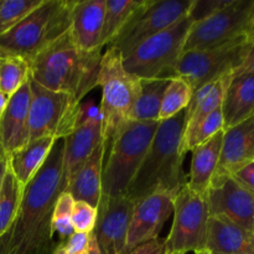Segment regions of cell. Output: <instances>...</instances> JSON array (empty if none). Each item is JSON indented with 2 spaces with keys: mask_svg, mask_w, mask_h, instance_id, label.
<instances>
[{
  "mask_svg": "<svg viewBox=\"0 0 254 254\" xmlns=\"http://www.w3.org/2000/svg\"><path fill=\"white\" fill-rule=\"evenodd\" d=\"M64 191V139L56 140L42 168L24 186L14 221L0 237V254H50L52 215Z\"/></svg>",
  "mask_w": 254,
  "mask_h": 254,
  "instance_id": "6da1fadb",
  "label": "cell"
},
{
  "mask_svg": "<svg viewBox=\"0 0 254 254\" xmlns=\"http://www.w3.org/2000/svg\"><path fill=\"white\" fill-rule=\"evenodd\" d=\"M101 51L82 50L68 30L30 62V76L50 91L71 94L82 102L97 87Z\"/></svg>",
  "mask_w": 254,
  "mask_h": 254,
  "instance_id": "7a4b0ae2",
  "label": "cell"
},
{
  "mask_svg": "<svg viewBox=\"0 0 254 254\" xmlns=\"http://www.w3.org/2000/svg\"><path fill=\"white\" fill-rule=\"evenodd\" d=\"M184 124L185 111L159 123L143 163L127 189V197L136 202L156 191H166L176 196L186 185L184 155L180 154Z\"/></svg>",
  "mask_w": 254,
  "mask_h": 254,
  "instance_id": "3957f363",
  "label": "cell"
},
{
  "mask_svg": "<svg viewBox=\"0 0 254 254\" xmlns=\"http://www.w3.org/2000/svg\"><path fill=\"white\" fill-rule=\"evenodd\" d=\"M76 0H44L10 31L0 36V59L19 57L27 64L71 27Z\"/></svg>",
  "mask_w": 254,
  "mask_h": 254,
  "instance_id": "277c9868",
  "label": "cell"
},
{
  "mask_svg": "<svg viewBox=\"0 0 254 254\" xmlns=\"http://www.w3.org/2000/svg\"><path fill=\"white\" fill-rule=\"evenodd\" d=\"M141 79L129 73L123 57L116 47L102 55L97 86L102 88V139L108 150L112 141L130 122L134 106L140 94Z\"/></svg>",
  "mask_w": 254,
  "mask_h": 254,
  "instance_id": "5b68a950",
  "label": "cell"
},
{
  "mask_svg": "<svg viewBox=\"0 0 254 254\" xmlns=\"http://www.w3.org/2000/svg\"><path fill=\"white\" fill-rule=\"evenodd\" d=\"M160 122L127 123L108 149V158L102 173V195L126 196L143 163Z\"/></svg>",
  "mask_w": 254,
  "mask_h": 254,
  "instance_id": "8992f818",
  "label": "cell"
},
{
  "mask_svg": "<svg viewBox=\"0 0 254 254\" xmlns=\"http://www.w3.org/2000/svg\"><path fill=\"white\" fill-rule=\"evenodd\" d=\"M190 15L150 37L123 57L124 68L140 79L174 78L175 67L184 54L189 31L193 24Z\"/></svg>",
  "mask_w": 254,
  "mask_h": 254,
  "instance_id": "52a82bcc",
  "label": "cell"
},
{
  "mask_svg": "<svg viewBox=\"0 0 254 254\" xmlns=\"http://www.w3.org/2000/svg\"><path fill=\"white\" fill-rule=\"evenodd\" d=\"M31 102L29 112V141L41 138L64 139L77 128L78 106L73 96L50 91L30 76Z\"/></svg>",
  "mask_w": 254,
  "mask_h": 254,
  "instance_id": "ba28073f",
  "label": "cell"
},
{
  "mask_svg": "<svg viewBox=\"0 0 254 254\" xmlns=\"http://www.w3.org/2000/svg\"><path fill=\"white\" fill-rule=\"evenodd\" d=\"M252 49L253 44L250 37L243 36L215 49L184 52L174 74L188 81L195 93L205 84L228 73H235Z\"/></svg>",
  "mask_w": 254,
  "mask_h": 254,
  "instance_id": "9c48e42d",
  "label": "cell"
},
{
  "mask_svg": "<svg viewBox=\"0 0 254 254\" xmlns=\"http://www.w3.org/2000/svg\"><path fill=\"white\" fill-rule=\"evenodd\" d=\"M253 17L254 0H231L220 11L193 22L184 52L215 49L248 36Z\"/></svg>",
  "mask_w": 254,
  "mask_h": 254,
  "instance_id": "30bf717a",
  "label": "cell"
},
{
  "mask_svg": "<svg viewBox=\"0 0 254 254\" xmlns=\"http://www.w3.org/2000/svg\"><path fill=\"white\" fill-rule=\"evenodd\" d=\"M210 210L206 196L184 186L174 200V221L168 238L166 252L198 253L206 250Z\"/></svg>",
  "mask_w": 254,
  "mask_h": 254,
  "instance_id": "8fae6325",
  "label": "cell"
},
{
  "mask_svg": "<svg viewBox=\"0 0 254 254\" xmlns=\"http://www.w3.org/2000/svg\"><path fill=\"white\" fill-rule=\"evenodd\" d=\"M195 0H144L140 9L129 20L108 47H116L126 57L150 37L170 27L191 11Z\"/></svg>",
  "mask_w": 254,
  "mask_h": 254,
  "instance_id": "7c38bea8",
  "label": "cell"
},
{
  "mask_svg": "<svg viewBox=\"0 0 254 254\" xmlns=\"http://www.w3.org/2000/svg\"><path fill=\"white\" fill-rule=\"evenodd\" d=\"M206 200L210 216L226 218L254 232V193L232 176L211 181Z\"/></svg>",
  "mask_w": 254,
  "mask_h": 254,
  "instance_id": "4fadbf2b",
  "label": "cell"
},
{
  "mask_svg": "<svg viewBox=\"0 0 254 254\" xmlns=\"http://www.w3.org/2000/svg\"><path fill=\"white\" fill-rule=\"evenodd\" d=\"M134 206L127 196H101L93 232L102 254H124Z\"/></svg>",
  "mask_w": 254,
  "mask_h": 254,
  "instance_id": "5bb4252c",
  "label": "cell"
},
{
  "mask_svg": "<svg viewBox=\"0 0 254 254\" xmlns=\"http://www.w3.org/2000/svg\"><path fill=\"white\" fill-rule=\"evenodd\" d=\"M175 196L166 191H156L136 201L127 235L124 254L149 241L158 240L166 221L174 213Z\"/></svg>",
  "mask_w": 254,
  "mask_h": 254,
  "instance_id": "9a60e30c",
  "label": "cell"
},
{
  "mask_svg": "<svg viewBox=\"0 0 254 254\" xmlns=\"http://www.w3.org/2000/svg\"><path fill=\"white\" fill-rule=\"evenodd\" d=\"M31 102L30 77L16 93L9 98L0 118V136L6 155L24 148L29 143V112Z\"/></svg>",
  "mask_w": 254,
  "mask_h": 254,
  "instance_id": "2e32d148",
  "label": "cell"
},
{
  "mask_svg": "<svg viewBox=\"0 0 254 254\" xmlns=\"http://www.w3.org/2000/svg\"><path fill=\"white\" fill-rule=\"evenodd\" d=\"M254 161V116L238 126L225 130L220 161L213 180L232 176L243 166Z\"/></svg>",
  "mask_w": 254,
  "mask_h": 254,
  "instance_id": "e0dca14e",
  "label": "cell"
},
{
  "mask_svg": "<svg viewBox=\"0 0 254 254\" xmlns=\"http://www.w3.org/2000/svg\"><path fill=\"white\" fill-rule=\"evenodd\" d=\"M107 0H76L71 15L72 37L84 51L102 50V30Z\"/></svg>",
  "mask_w": 254,
  "mask_h": 254,
  "instance_id": "ac0fdd59",
  "label": "cell"
},
{
  "mask_svg": "<svg viewBox=\"0 0 254 254\" xmlns=\"http://www.w3.org/2000/svg\"><path fill=\"white\" fill-rule=\"evenodd\" d=\"M102 141V118L78 126L64 139V189Z\"/></svg>",
  "mask_w": 254,
  "mask_h": 254,
  "instance_id": "d6986e66",
  "label": "cell"
},
{
  "mask_svg": "<svg viewBox=\"0 0 254 254\" xmlns=\"http://www.w3.org/2000/svg\"><path fill=\"white\" fill-rule=\"evenodd\" d=\"M205 251L211 254H254V232L226 218L210 216Z\"/></svg>",
  "mask_w": 254,
  "mask_h": 254,
  "instance_id": "ffe728a7",
  "label": "cell"
},
{
  "mask_svg": "<svg viewBox=\"0 0 254 254\" xmlns=\"http://www.w3.org/2000/svg\"><path fill=\"white\" fill-rule=\"evenodd\" d=\"M223 130L233 128L254 116V74L233 73L221 107Z\"/></svg>",
  "mask_w": 254,
  "mask_h": 254,
  "instance_id": "44dd1931",
  "label": "cell"
},
{
  "mask_svg": "<svg viewBox=\"0 0 254 254\" xmlns=\"http://www.w3.org/2000/svg\"><path fill=\"white\" fill-rule=\"evenodd\" d=\"M106 153V144L102 141L66 186L64 191L71 193L74 201H83L97 208L102 196V173Z\"/></svg>",
  "mask_w": 254,
  "mask_h": 254,
  "instance_id": "7402d4cb",
  "label": "cell"
},
{
  "mask_svg": "<svg viewBox=\"0 0 254 254\" xmlns=\"http://www.w3.org/2000/svg\"><path fill=\"white\" fill-rule=\"evenodd\" d=\"M232 76L233 73L226 74L216 81L205 84L193 93L190 104L185 109V124L181 141L186 140L201 122L222 107L226 89Z\"/></svg>",
  "mask_w": 254,
  "mask_h": 254,
  "instance_id": "603a6c76",
  "label": "cell"
},
{
  "mask_svg": "<svg viewBox=\"0 0 254 254\" xmlns=\"http://www.w3.org/2000/svg\"><path fill=\"white\" fill-rule=\"evenodd\" d=\"M225 130H221L206 143L191 150V166L188 188L201 196H206L220 161Z\"/></svg>",
  "mask_w": 254,
  "mask_h": 254,
  "instance_id": "cb8c5ba5",
  "label": "cell"
},
{
  "mask_svg": "<svg viewBox=\"0 0 254 254\" xmlns=\"http://www.w3.org/2000/svg\"><path fill=\"white\" fill-rule=\"evenodd\" d=\"M56 140L52 138H41L29 141L27 145L14 151L7 156L9 169L21 186H26L42 168L49 158Z\"/></svg>",
  "mask_w": 254,
  "mask_h": 254,
  "instance_id": "d4e9b609",
  "label": "cell"
},
{
  "mask_svg": "<svg viewBox=\"0 0 254 254\" xmlns=\"http://www.w3.org/2000/svg\"><path fill=\"white\" fill-rule=\"evenodd\" d=\"M169 81V78L141 79L140 94L134 106L130 121L159 122L161 101Z\"/></svg>",
  "mask_w": 254,
  "mask_h": 254,
  "instance_id": "484cf974",
  "label": "cell"
},
{
  "mask_svg": "<svg viewBox=\"0 0 254 254\" xmlns=\"http://www.w3.org/2000/svg\"><path fill=\"white\" fill-rule=\"evenodd\" d=\"M143 4L144 0H107L102 47L109 46L113 42Z\"/></svg>",
  "mask_w": 254,
  "mask_h": 254,
  "instance_id": "4316f807",
  "label": "cell"
},
{
  "mask_svg": "<svg viewBox=\"0 0 254 254\" xmlns=\"http://www.w3.org/2000/svg\"><path fill=\"white\" fill-rule=\"evenodd\" d=\"M193 91L188 81L181 77H174L169 81L161 101L159 122L168 121L180 112L185 111L192 99Z\"/></svg>",
  "mask_w": 254,
  "mask_h": 254,
  "instance_id": "83f0119b",
  "label": "cell"
},
{
  "mask_svg": "<svg viewBox=\"0 0 254 254\" xmlns=\"http://www.w3.org/2000/svg\"><path fill=\"white\" fill-rule=\"evenodd\" d=\"M24 188L7 169L0 188V237L6 232L14 221L22 197Z\"/></svg>",
  "mask_w": 254,
  "mask_h": 254,
  "instance_id": "f1b7e54d",
  "label": "cell"
},
{
  "mask_svg": "<svg viewBox=\"0 0 254 254\" xmlns=\"http://www.w3.org/2000/svg\"><path fill=\"white\" fill-rule=\"evenodd\" d=\"M30 66L19 57L0 59V92L11 97L29 79Z\"/></svg>",
  "mask_w": 254,
  "mask_h": 254,
  "instance_id": "f546056e",
  "label": "cell"
},
{
  "mask_svg": "<svg viewBox=\"0 0 254 254\" xmlns=\"http://www.w3.org/2000/svg\"><path fill=\"white\" fill-rule=\"evenodd\" d=\"M221 130H223V116L222 111L220 108L213 112V113H211L205 121L201 122L186 140L181 141L180 154L185 156L186 153H189V151H191L196 146L210 140L212 136L220 133Z\"/></svg>",
  "mask_w": 254,
  "mask_h": 254,
  "instance_id": "4dcf8cb0",
  "label": "cell"
},
{
  "mask_svg": "<svg viewBox=\"0 0 254 254\" xmlns=\"http://www.w3.org/2000/svg\"><path fill=\"white\" fill-rule=\"evenodd\" d=\"M44 0H4L0 7V36L16 26Z\"/></svg>",
  "mask_w": 254,
  "mask_h": 254,
  "instance_id": "1f68e13d",
  "label": "cell"
},
{
  "mask_svg": "<svg viewBox=\"0 0 254 254\" xmlns=\"http://www.w3.org/2000/svg\"><path fill=\"white\" fill-rule=\"evenodd\" d=\"M74 198L67 191H62L55 205L52 215V233H59L61 238L67 240L74 232L72 227V210H73Z\"/></svg>",
  "mask_w": 254,
  "mask_h": 254,
  "instance_id": "d6a6232c",
  "label": "cell"
},
{
  "mask_svg": "<svg viewBox=\"0 0 254 254\" xmlns=\"http://www.w3.org/2000/svg\"><path fill=\"white\" fill-rule=\"evenodd\" d=\"M71 221L74 232H93L97 221V208L83 201H74Z\"/></svg>",
  "mask_w": 254,
  "mask_h": 254,
  "instance_id": "836d02e7",
  "label": "cell"
},
{
  "mask_svg": "<svg viewBox=\"0 0 254 254\" xmlns=\"http://www.w3.org/2000/svg\"><path fill=\"white\" fill-rule=\"evenodd\" d=\"M230 2L231 0H195L189 15L192 17L195 22L200 21V20L206 19L215 12L220 11Z\"/></svg>",
  "mask_w": 254,
  "mask_h": 254,
  "instance_id": "e575fe53",
  "label": "cell"
},
{
  "mask_svg": "<svg viewBox=\"0 0 254 254\" xmlns=\"http://www.w3.org/2000/svg\"><path fill=\"white\" fill-rule=\"evenodd\" d=\"M88 241L89 233L73 232L67 238L66 242L62 243V246H64V252L67 254H83L86 252L87 246H88Z\"/></svg>",
  "mask_w": 254,
  "mask_h": 254,
  "instance_id": "d590c367",
  "label": "cell"
},
{
  "mask_svg": "<svg viewBox=\"0 0 254 254\" xmlns=\"http://www.w3.org/2000/svg\"><path fill=\"white\" fill-rule=\"evenodd\" d=\"M98 118H102L101 108L93 101L84 102V103L81 102L79 103L78 116H77V127Z\"/></svg>",
  "mask_w": 254,
  "mask_h": 254,
  "instance_id": "8d00e7d4",
  "label": "cell"
},
{
  "mask_svg": "<svg viewBox=\"0 0 254 254\" xmlns=\"http://www.w3.org/2000/svg\"><path fill=\"white\" fill-rule=\"evenodd\" d=\"M232 178L237 180L241 185L245 186L247 190L254 193V161L248 164V165L243 166L241 170L233 174Z\"/></svg>",
  "mask_w": 254,
  "mask_h": 254,
  "instance_id": "74e56055",
  "label": "cell"
},
{
  "mask_svg": "<svg viewBox=\"0 0 254 254\" xmlns=\"http://www.w3.org/2000/svg\"><path fill=\"white\" fill-rule=\"evenodd\" d=\"M128 254H166V248L164 241H160L158 238V240L149 241V242L138 246Z\"/></svg>",
  "mask_w": 254,
  "mask_h": 254,
  "instance_id": "f35d334b",
  "label": "cell"
},
{
  "mask_svg": "<svg viewBox=\"0 0 254 254\" xmlns=\"http://www.w3.org/2000/svg\"><path fill=\"white\" fill-rule=\"evenodd\" d=\"M235 73H252L254 74V46L252 51L250 52L248 57L246 59V61L243 62L242 66L235 72Z\"/></svg>",
  "mask_w": 254,
  "mask_h": 254,
  "instance_id": "ab89813d",
  "label": "cell"
},
{
  "mask_svg": "<svg viewBox=\"0 0 254 254\" xmlns=\"http://www.w3.org/2000/svg\"><path fill=\"white\" fill-rule=\"evenodd\" d=\"M83 254H102L101 248H99L98 242H97V238L94 232L89 233V241H88V246L86 248V252Z\"/></svg>",
  "mask_w": 254,
  "mask_h": 254,
  "instance_id": "60d3db41",
  "label": "cell"
},
{
  "mask_svg": "<svg viewBox=\"0 0 254 254\" xmlns=\"http://www.w3.org/2000/svg\"><path fill=\"white\" fill-rule=\"evenodd\" d=\"M7 169H9V161H7V158L1 159L0 160V188H1L2 180H4V176L6 174Z\"/></svg>",
  "mask_w": 254,
  "mask_h": 254,
  "instance_id": "b9f144b4",
  "label": "cell"
},
{
  "mask_svg": "<svg viewBox=\"0 0 254 254\" xmlns=\"http://www.w3.org/2000/svg\"><path fill=\"white\" fill-rule=\"evenodd\" d=\"M9 98H10V97H7L6 94H4V93H1V92H0V118H1L2 113H4L5 109H6Z\"/></svg>",
  "mask_w": 254,
  "mask_h": 254,
  "instance_id": "7bdbcfd3",
  "label": "cell"
},
{
  "mask_svg": "<svg viewBox=\"0 0 254 254\" xmlns=\"http://www.w3.org/2000/svg\"><path fill=\"white\" fill-rule=\"evenodd\" d=\"M52 254H67L64 252V246H62V243L60 246H57V248H55V251L52 252Z\"/></svg>",
  "mask_w": 254,
  "mask_h": 254,
  "instance_id": "ee69618b",
  "label": "cell"
},
{
  "mask_svg": "<svg viewBox=\"0 0 254 254\" xmlns=\"http://www.w3.org/2000/svg\"><path fill=\"white\" fill-rule=\"evenodd\" d=\"M5 158H7V155L4 150V146H2V143H1V136H0V160Z\"/></svg>",
  "mask_w": 254,
  "mask_h": 254,
  "instance_id": "f6af8a7d",
  "label": "cell"
},
{
  "mask_svg": "<svg viewBox=\"0 0 254 254\" xmlns=\"http://www.w3.org/2000/svg\"><path fill=\"white\" fill-rule=\"evenodd\" d=\"M250 40L252 41L253 46H254V17H253V21H252V26H251V30H250Z\"/></svg>",
  "mask_w": 254,
  "mask_h": 254,
  "instance_id": "bcb514c9",
  "label": "cell"
},
{
  "mask_svg": "<svg viewBox=\"0 0 254 254\" xmlns=\"http://www.w3.org/2000/svg\"><path fill=\"white\" fill-rule=\"evenodd\" d=\"M195 254H211V253L207 252V251H202V252H198V253H195Z\"/></svg>",
  "mask_w": 254,
  "mask_h": 254,
  "instance_id": "7dc6e473",
  "label": "cell"
},
{
  "mask_svg": "<svg viewBox=\"0 0 254 254\" xmlns=\"http://www.w3.org/2000/svg\"><path fill=\"white\" fill-rule=\"evenodd\" d=\"M166 254H184V253H178V252H166Z\"/></svg>",
  "mask_w": 254,
  "mask_h": 254,
  "instance_id": "c3c4849f",
  "label": "cell"
},
{
  "mask_svg": "<svg viewBox=\"0 0 254 254\" xmlns=\"http://www.w3.org/2000/svg\"><path fill=\"white\" fill-rule=\"evenodd\" d=\"M2 1H4V0H0V7H1V5H2Z\"/></svg>",
  "mask_w": 254,
  "mask_h": 254,
  "instance_id": "681fc988",
  "label": "cell"
},
{
  "mask_svg": "<svg viewBox=\"0 0 254 254\" xmlns=\"http://www.w3.org/2000/svg\"><path fill=\"white\" fill-rule=\"evenodd\" d=\"M240 254H247V253H240Z\"/></svg>",
  "mask_w": 254,
  "mask_h": 254,
  "instance_id": "f907efd6",
  "label": "cell"
}]
</instances>
